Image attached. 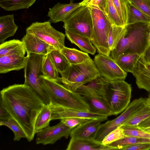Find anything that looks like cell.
Wrapping results in <instances>:
<instances>
[{
	"label": "cell",
	"mask_w": 150,
	"mask_h": 150,
	"mask_svg": "<svg viewBox=\"0 0 150 150\" xmlns=\"http://www.w3.org/2000/svg\"><path fill=\"white\" fill-rule=\"evenodd\" d=\"M79 7V3L70 2L65 4L58 2L49 9L47 16L51 23H56L63 22L73 12Z\"/></svg>",
	"instance_id": "17"
},
{
	"label": "cell",
	"mask_w": 150,
	"mask_h": 150,
	"mask_svg": "<svg viewBox=\"0 0 150 150\" xmlns=\"http://www.w3.org/2000/svg\"><path fill=\"white\" fill-rule=\"evenodd\" d=\"M142 130L147 132L150 133V127L146 128Z\"/></svg>",
	"instance_id": "48"
},
{
	"label": "cell",
	"mask_w": 150,
	"mask_h": 150,
	"mask_svg": "<svg viewBox=\"0 0 150 150\" xmlns=\"http://www.w3.org/2000/svg\"><path fill=\"white\" fill-rule=\"evenodd\" d=\"M49 54L57 70L60 74L64 71L71 65L60 51L55 49L50 52Z\"/></svg>",
	"instance_id": "33"
},
{
	"label": "cell",
	"mask_w": 150,
	"mask_h": 150,
	"mask_svg": "<svg viewBox=\"0 0 150 150\" xmlns=\"http://www.w3.org/2000/svg\"><path fill=\"white\" fill-rule=\"evenodd\" d=\"M43 76L48 79L57 81L58 73L50 57L49 53L44 57L42 65Z\"/></svg>",
	"instance_id": "32"
},
{
	"label": "cell",
	"mask_w": 150,
	"mask_h": 150,
	"mask_svg": "<svg viewBox=\"0 0 150 150\" xmlns=\"http://www.w3.org/2000/svg\"><path fill=\"white\" fill-rule=\"evenodd\" d=\"M83 96L88 105L90 112L108 116L112 115L110 107L104 98L88 96Z\"/></svg>",
	"instance_id": "21"
},
{
	"label": "cell",
	"mask_w": 150,
	"mask_h": 150,
	"mask_svg": "<svg viewBox=\"0 0 150 150\" xmlns=\"http://www.w3.org/2000/svg\"><path fill=\"white\" fill-rule=\"evenodd\" d=\"M150 117V107L146 105L137 111L120 127L137 129L138 125Z\"/></svg>",
	"instance_id": "26"
},
{
	"label": "cell",
	"mask_w": 150,
	"mask_h": 150,
	"mask_svg": "<svg viewBox=\"0 0 150 150\" xmlns=\"http://www.w3.org/2000/svg\"><path fill=\"white\" fill-rule=\"evenodd\" d=\"M132 87L124 80L108 82L104 98L109 103L112 115H117L128 106L131 97Z\"/></svg>",
	"instance_id": "6"
},
{
	"label": "cell",
	"mask_w": 150,
	"mask_h": 150,
	"mask_svg": "<svg viewBox=\"0 0 150 150\" xmlns=\"http://www.w3.org/2000/svg\"><path fill=\"white\" fill-rule=\"evenodd\" d=\"M122 128L125 136L150 139V133L143 130L135 128Z\"/></svg>",
	"instance_id": "39"
},
{
	"label": "cell",
	"mask_w": 150,
	"mask_h": 150,
	"mask_svg": "<svg viewBox=\"0 0 150 150\" xmlns=\"http://www.w3.org/2000/svg\"><path fill=\"white\" fill-rule=\"evenodd\" d=\"M60 74L61 77H59L57 82L74 91L100 76L93 60L91 58L80 64H71Z\"/></svg>",
	"instance_id": "4"
},
{
	"label": "cell",
	"mask_w": 150,
	"mask_h": 150,
	"mask_svg": "<svg viewBox=\"0 0 150 150\" xmlns=\"http://www.w3.org/2000/svg\"><path fill=\"white\" fill-rule=\"evenodd\" d=\"M143 143H150V139L124 136L121 139L108 145L115 148L116 150H122L128 146Z\"/></svg>",
	"instance_id": "31"
},
{
	"label": "cell",
	"mask_w": 150,
	"mask_h": 150,
	"mask_svg": "<svg viewBox=\"0 0 150 150\" xmlns=\"http://www.w3.org/2000/svg\"><path fill=\"white\" fill-rule=\"evenodd\" d=\"M108 81L100 76L78 88L76 91L83 96L104 98Z\"/></svg>",
	"instance_id": "16"
},
{
	"label": "cell",
	"mask_w": 150,
	"mask_h": 150,
	"mask_svg": "<svg viewBox=\"0 0 150 150\" xmlns=\"http://www.w3.org/2000/svg\"><path fill=\"white\" fill-rule=\"evenodd\" d=\"M73 129L69 128L61 121L57 124L49 126L36 133V143L44 145L52 144L62 138L67 139Z\"/></svg>",
	"instance_id": "11"
},
{
	"label": "cell",
	"mask_w": 150,
	"mask_h": 150,
	"mask_svg": "<svg viewBox=\"0 0 150 150\" xmlns=\"http://www.w3.org/2000/svg\"><path fill=\"white\" fill-rule=\"evenodd\" d=\"M45 56L35 54L27 55L24 68V84L30 87L45 104L49 105V98L41 85L39 78L43 75L42 65Z\"/></svg>",
	"instance_id": "7"
},
{
	"label": "cell",
	"mask_w": 150,
	"mask_h": 150,
	"mask_svg": "<svg viewBox=\"0 0 150 150\" xmlns=\"http://www.w3.org/2000/svg\"><path fill=\"white\" fill-rule=\"evenodd\" d=\"M27 58V56L15 55L0 57V73L5 74L24 68Z\"/></svg>",
	"instance_id": "20"
},
{
	"label": "cell",
	"mask_w": 150,
	"mask_h": 150,
	"mask_svg": "<svg viewBox=\"0 0 150 150\" xmlns=\"http://www.w3.org/2000/svg\"><path fill=\"white\" fill-rule=\"evenodd\" d=\"M124 135L122 128L120 127L110 132L103 139L101 143L105 145H108L123 137Z\"/></svg>",
	"instance_id": "38"
},
{
	"label": "cell",
	"mask_w": 150,
	"mask_h": 150,
	"mask_svg": "<svg viewBox=\"0 0 150 150\" xmlns=\"http://www.w3.org/2000/svg\"><path fill=\"white\" fill-rule=\"evenodd\" d=\"M37 0H0V6L5 11H16L28 9Z\"/></svg>",
	"instance_id": "28"
},
{
	"label": "cell",
	"mask_w": 150,
	"mask_h": 150,
	"mask_svg": "<svg viewBox=\"0 0 150 150\" xmlns=\"http://www.w3.org/2000/svg\"><path fill=\"white\" fill-rule=\"evenodd\" d=\"M150 149V143H143L127 146L122 150H149Z\"/></svg>",
	"instance_id": "43"
},
{
	"label": "cell",
	"mask_w": 150,
	"mask_h": 150,
	"mask_svg": "<svg viewBox=\"0 0 150 150\" xmlns=\"http://www.w3.org/2000/svg\"><path fill=\"white\" fill-rule=\"evenodd\" d=\"M130 3L150 17V0H129Z\"/></svg>",
	"instance_id": "41"
},
{
	"label": "cell",
	"mask_w": 150,
	"mask_h": 150,
	"mask_svg": "<svg viewBox=\"0 0 150 150\" xmlns=\"http://www.w3.org/2000/svg\"><path fill=\"white\" fill-rule=\"evenodd\" d=\"M150 127V117L140 123L138 126L137 129H143Z\"/></svg>",
	"instance_id": "45"
},
{
	"label": "cell",
	"mask_w": 150,
	"mask_h": 150,
	"mask_svg": "<svg viewBox=\"0 0 150 150\" xmlns=\"http://www.w3.org/2000/svg\"><path fill=\"white\" fill-rule=\"evenodd\" d=\"M132 74L136 79L138 87L150 93V63L145 60L143 54L138 59Z\"/></svg>",
	"instance_id": "15"
},
{
	"label": "cell",
	"mask_w": 150,
	"mask_h": 150,
	"mask_svg": "<svg viewBox=\"0 0 150 150\" xmlns=\"http://www.w3.org/2000/svg\"><path fill=\"white\" fill-rule=\"evenodd\" d=\"M52 111L50 105H46L38 115L36 121L35 132L37 133L50 126L52 120Z\"/></svg>",
	"instance_id": "30"
},
{
	"label": "cell",
	"mask_w": 150,
	"mask_h": 150,
	"mask_svg": "<svg viewBox=\"0 0 150 150\" xmlns=\"http://www.w3.org/2000/svg\"><path fill=\"white\" fill-rule=\"evenodd\" d=\"M148 42L149 44V45H150V32L149 33V37H148Z\"/></svg>",
	"instance_id": "49"
},
{
	"label": "cell",
	"mask_w": 150,
	"mask_h": 150,
	"mask_svg": "<svg viewBox=\"0 0 150 150\" xmlns=\"http://www.w3.org/2000/svg\"><path fill=\"white\" fill-rule=\"evenodd\" d=\"M91 119L78 117H69L61 119V121L65 125L71 129H73L78 125L88 121Z\"/></svg>",
	"instance_id": "40"
},
{
	"label": "cell",
	"mask_w": 150,
	"mask_h": 150,
	"mask_svg": "<svg viewBox=\"0 0 150 150\" xmlns=\"http://www.w3.org/2000/svg\"><path fill=\"white\" fill-rule=\"evenodd\" d=\"M118 15L124 25H127L128 19L127 4L123 0H112Z\"/></svg>",
	"instance_id": "37"
},
{
	"label": "cell",
	"mask_w": 150,
	"mask_h": 150,
	"mask_svg": "<svg viewBox=\"0 0 150 150\" xmlns=\"http://www.w3.org/2000/svg\"><path fill=\"white\" fill-rule=\"evenodd\" d=\"M52 111V120L69 117H78L91 119H97L108 116L90 112L79 111L59 106H51Z\"/></svg>",
	"instance_id": "18"
},
{
	"label": "cell",
	"mask_w": 150,
	"mask_h": 150,
	"mask_svg": "<svg viewBox=\"0 0 150 150\" xmlns=\"http://www.w3.org/2000/svg\"><path fill=\"white\" fill-rule=\"evenodd\" d=\"M39 78L41 85L49 98L50 106L89 112L88 105L79 93L43 75Z\"/></svg>",
	"instance_id": "2"
},
{
	"label": "cell",
	"mask_w": 150,
	"mask_h": 150,
	"mask_svg": "<svg viewBox=\"0 0 150 150\" xmlns=\"http://www.w3.org/2000/svg\"><path fill=\"white\" fill-rule=\"evenodd\" d=\"M65 30V35L71 43L75 44L84 52L92 55L95 54L97 50L89 38L69 29Z\"/></svg>",
	"instance_id": "22"
},
{
	"label": "cell",
	"mask_w": 150,
	"mask_h": 150,
	"mask_svg": "<svg viewBox=\"0 0 150 150\" xmlns=\"http://www.w3.org/2000/svg\"><path fill=\"white\" fill-rule=\"evenodd\" d=\"M139 110L138 105L135 103L131 102L124 111L117 117L101 124L95 139L101 142L106 136L118 127L121 126Z\"/></svg>",
	"instance_id": "12"
},
{
	"label": "cell",
	"mask_w": 150,
	"mask_h": 150,
	"mask_svg": "<svg viewBox=\"0 0 150 150\" xmlns=\"http://www.w3.org/2000/svg\"><path fill=\"white\" fill-rule=\"evenodd\" d=\"M107 2V0H83L79 3L80 6H94L106 13Z\"/></svg>",
	"instance_id": "42"
},
{
	"label": "cell",
	"mask_w": 150,
	"mask_h": 150,
	"mask_svg": "<svg viewBox=\"0 0 150 150\" xmlns=\"http://www.w3.org/2000/svg\"><path fill=\"white\" fill-rule=\"evenodd\" d=\"M127 4L128 8L127 25L138 22L150 23V17L148 16L133 5L130 3Z\"/></svg>",
	"instance_id": "29"
},
{
	"label": "cell",
	"mask_w": 150,
	"mask_h": 150,
	"mask_svg": "<svg viewBox=\"0 0 150 150\" xmlns=\"http://www.w3.org/2000/svg\"><path fill=\"white\" fill-rule=\"evenodd\" d=\"M60 51L66 57L70 64H80L91 58L88 53L75 48L65 47Z\"/></svg>",
	"instance_id": "27"
},
{
	"label": "cell",
	"mask_w": 150,
	"mask_h": 150,
	"mask_svg": "<svg viewBox=\"0 0 150 150\" xmlns=\"http://www.w3.org/2000/svg\"><path fill=\"white\" fill-rule=\"evenodd\" d=\"M149 24L138 22L126 25L123 35L115 48L110 52V56L115 60L123 53L143 54L150 45Z\"/></svg>",
	"instance_id": "3"
},
{
	"label": "cell",
	"mask_w": 150,
	"mask_h": 150,
	"mask_svg": "<svg viewBox=\"0 0 150 150\" xmlns=\"http://www.w3.org/2000/svg\"><path fill=\"white\" fill-rule=\"evenodd\" d=\"M0 95V102L22 128L26 139L31 142L36 134L37 117L46 104L25 84H14L4 88Z\"/></svg>",
	"instance_id": "1"
},
{
	"label": "cell",
	"mask_w": 150,
	"mask_h": 150,
	"mask_svg": "<svg viewBox=\"0 0 150 150\" xmlns=\"http://www.w3.org/2000/svg\"><path fill=\"white\" fill-rule=\"evenodd\" d=\"M93 61L100 76L108 81L124 80L127 76V73L110 56L98 53L95 56Z\"/></svg>",
	"instance_id": "10"
},
{
	"label": "cell",
	"mask_w": 150,
	"mask_h": 150,
	"mask_svg": "<svg viewBox=\"0 0 150 150\" xmlns=\"http://www.w3.org/2000/svg\"><path fill=\"white\" fill-rule=\"evenodd\" d=\"M66 150H116L108 145L103 144L95 139H83L71 138Z\"/></svg>",
	"instance_id": "19"
},
{
	"label": "cell",
	"mask_w": 150,
	"mask_h": 150,
	"mask_svg": "<svg viewBox=\"0 0 150 150\" xmlns=\"http://www.w3.org/2000/svg\"><path fill=\"white\" fill-rule=\"evenodd\" d=\"M140 56L137 54L123 53L120 54L115 61L125 72L132 73Z\"/></svg>",
	"instance_id": "25"
},
{
	"label": "cell",
	"mask_w": 150,
	"mask_h": 150,
	"mask_svg": "<svg viewBox=\"0 0 150 150\" xmlns=\"http://www.w3.org/2000/svg\"><path fill=\"white\" fill-rule=\"evenodd\" d=\"M149 27L150 30V23L149 24Z\"/></svg>",
	"instance_id": "52"
},
{
	"label": "cell",
	"mask_w": 150,
	"mask_h": 150,
	"mask_svg": "<svg viewBox=\"0 0 150 150\" xmlns=\"http://www.w3.org/2000/svg\"><path fill=\"white\" fill-rule=\"evenodd\" d=\"M25 52L23 43L19 40H10L0 45V57L13 55L25 56Z\"/></svg>",
	"instance_id": "24"
},
{
	"label": "cell",
	"mask_w": 150,
	"mask_h": 150,
	"mask_svg": "<svg viewBox=\"0 0 150 150\" xmlns=\"http://www.w3.org/2000/svg\"><path fill=\"white\" fill-rule=\"evenodd\" d=\"M91 10L93 28L91 41L98 53L110 56L108 37L113 24L107 13L94 6H88Z\"/></svg>",
	"instance_id": "5"
},
{
	"label": "cell",
	"mask_w": 150,
	"mask_h": 150,
	"mask_svg": "<svg viewBox=\"0 0 150 150\" xmlns=\"http://www.w3.org/2000/svg\"><path fill=\"white\" fill-rule=\"evenodd\" d=\"M123 1L126 3H130L129 0H123Z\"/></svg>",
	"instance_id": "50"
},
{
	"label": "cell",
	"mask_w": 150,
	"mask_h": 150,
	"mask_svg": "<svg viewBox=\"0 0 150 150\" xmlns=\"http://www.w3.org/2000/svg\"><path fill=\"white\" fill-rule=\"evenodd\" d=\"M106 13L113 24L119 26H125L120 19L112 0H107Z\"/></svg>",
	"instance_id": "36"
},
{
	"label": "cell",
	"mask_w": 150,
	"mask_h": 150,
	"mask_svg": "<svg viewBox=\"0 0 150 150\" xmlns=\"http://www.w3.org/2000/svg\"><path fill=\"white\" fill-rule=\"evenodd\" d=\"M145 104L146 105L150 107V93L148 97L146 98Z\"/></svg>",
	"instance_id": "47"
},
{
	"label": "cell",
	"mask_w": 150,
	"mask_h": 150,
	"mask_svg": "<svg viewBox=\"0 0 150 150\" xmlns=\"http://www.w3.org/2000/svg\"><path fill=\"white\" fill-rule=\"evenodd\" d=\"M49 20L32 23L26 29V33L33 35L60 51L65 47V35L54 28Z\"/></svg>",
	"instance_id": "9"
},
{
	"label": "cell",
	"mask_w": 150,
	"mask_h": 150,
	"mask_svg": "<svg viewBox=\"0 0 150 150\" xmlns=\"http://www.w3.org/2000/svg\"><path fill=\"white\" fill-rule=\"evenodd\" d=\"M145 60L150 63V45L143 54Z\"/></svg>",
	"instance_id": "46"
},
{
	"label": "cell",
	"mask_w": 150,
	"mask_h": 150,
	"mask_svg": "<svg viewBox=\"0 0 150 150\" xmlns=\"http://www.w3.org/2000/svg\"><path fill=\"white\" fill-rule=\"evenodd\" d=\"M74 0H70V2L71 3H73V1H74Z\"/></svg>",
	"instance_id": "51"
},
{
	"label": "cell",
	"mask_w": 150,
	"mask_h": 150,
	"mask_svg": "<svg viewBox=\"0 0 150 150\" xmlns=\"http://www.w3.org/2000/svg\"><path fill=\"white\" fill-rule=\"evenodd\" d=\"M0 125L6 126L13 131L14 135V141H19L22 138H26V135L22 128L13 118L7 121H0Z\"/></svg>",
	"instance_id": "35"
},
{
	"label": "cell",
	"mask_w": 150,
	"mask_h": 150,
	"mask_svg": "<svg viewBox=\"0 0 150 150\" xmlns=\"http://www.w3.org/2000/svg\"><path fill=\"white\" fill-rule=\"evenodd\" d=\"M125 26H119L113 24L112 25L108 40L110 51L114 49L117 45L125 31Z\"/></svg>",
	"instance_id": "34"
},
{
	"label": "cell",
	"mask_w": 150,
	"mask_h": 150,
	"mask_svg": "<svg viewBox=\"0 0 150 150\" xmlns=\"http://www.w3.org/2000/svg\"><path fill=\"white\" fill-rule=\"evenodd\" d=\"M21 41L24 45L27 55L35 54L46 55L56 49L40 38L30 33H26Z\"/></svg>",
	"instance_id": "14"
},
{
	"label": "cell",
	"mask_w": 150,
	"mask_h": 150,
	"mask_svg": "<svg viewBox=\"0 0 150 150\" xmlns=\"http://www.w3.org/2000/svg\"><path fill=\"white\" fill-rule=\"evenodd\" d=\"M11 118H12L11 116L0 102V121H7Z\"/></svg>",
	"instance_id": "44"
},
{
	"label": "cell",
	"mask_w": 150,
	"mask_h": 150,
	"mask_svg": "<svg viewBox=\"0 0 150 150\" xmlns=\"http://www.w3.org/2000/svg\"><path fill=\"white\" fill-rule=\"evenodd\" d=\"M63 28L84 35L90 40L93 28L91 13L88 6H80L63 22Z\"/></svg>",
	"instance_id": "8"
},
{
	"label": "cell",
	"mask_w": 150,
	"mask_h": 150,
	"mask_svg": "<svg viewBox=\"0 0 150 150\" xmlns=\"http://www.w3.org/2000/svg\"><path fill=\"white\" fill-rule=\"evenodd\" d=\"M18 26L15 24L13 14L0 17V43L5 42L9 37L13 36Z\"/></svg>",
	"instance_id": "23"
},
{
	"label": "cell",
	"mask_w": 150,
	"mask_h": 150,
	"mask_svg": "<svg viewBox=\"0 0 150 150\" xmlns=\"http://www.w3.org/2000/svg\"><path fill=\"white\" fill-rule=\"evenodd\" d=\"M107 117L91 119L78 125L72 129L70 135L71 137L95 139L101 122L107 120Z\"/></svg>",
	"instance_id": "13"
}]
</instances>
